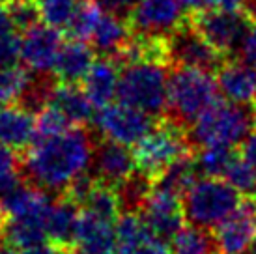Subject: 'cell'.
<instances>
[{
	"mask_svg": "<svg viewBox=\"0 0 256 254\" xmlns=\"http://www.w3.org/2000/svg\"><path fill=\"white\" fill-rule=\"evenodd\" d=\"M252 112H254V124H256V101H254V110H252Z\"/></svg>",
	"mask_w": 256,
	"mask_h": 254,
	"instance_id": "c3c4849f",
	"label": "cell"
},
{
	"mask_svg": "<svg viewBox=\"0 0 256 254\" xmlns=\"http://www.w3.org/2000/svg\"><path fill=\"white\" fill-rule=\"evenodd\" d=\"M219 98V84L206 70L178 68L168 78V106L166 118L180 126H192Z\"/></svg>",
	"mask_w": 256,
	"mask_h": 254,
	"instance_id": "7a4b0ae2",
	"label": "cell"
},
{
	"mask_svg": "<svg viewBox=\"0 0 256 254\" xmlns=\"http://www.w3.org/2000/svg\"><path fill=\"white\" fill-rule=\"evenodd\" d=\"M21 162L15 157L14 150L0 146V198L21 185Z\"/></svg>",
	"mask_w": 256,
	"mask_h": 254,
	"instance_id": "e575fe53",
	"label": "cell"
},
{
	"mask_svg": "<svg viewBox=\"0 0 256 254\" xmlns=\"http://www.w3.org/2000/svg\"><path fill=\"white\" fill-rule=\"evenodd\" d=\"M0 206L6 213V219H22V217H38L47 219L52 198L49 190L36 185H17L6 196L0 198Z\"/></svg>",
	"mask_w": 256,
	"mask_h": 254,
	"instance_id": "ac0fdd59",
	"label": "cell"
},
{
	"mask_svg": "<svg viewBox=\"0 0 256 254\" xmlns=\"http://www.w3.org/2000/svg\"><path fill=\"white\" fill-rule=\"evenodd\" d=\"M82 206H84V212L100 215V217L108 220H118L122 212L120 198H118L116 187L103 184V182H100V184L94 187L90 196L86 198V202Z\"/></svg>",
	"mask_w": 256,
	"mask_h": 254,
	"instance_id": "f546056e",
	"label": "cell"
},
{
	"mask_svg": "<svg viewBox=\"0 0 256 254\" xmlns=\"http://www.w3.org/2000/svg\"><path fill=\"white\" fill-rule=\"evenodd\" d=\"M64 47L60 28L50 24H36L21 38V60L32 73H50Z\"/></svg>",
	"mask_w": 256,
	"mask_h": 254,
	"instance_id": "7c38bea8",
	"label": "cell"
},
{
	"mask_svg": "<svg viewBox=\"0 0 256 254\" xmlns=\"http://www.w3.org/2000/svg\"><path fill=\"white\" fill-rule=\"evenodd\" d=\"M254 124V112L247 105L238 103H215L200 118L192 122L189 129V140L192 146H228L234 148L250 134Z\"/></svg>",
	"mask_w": 256,
	"mask_h": 254,
	"instance_id": "3957f363",
	"label": "cell"
},
{
	"mask_svg": "<svg viewBox=\"0 0 256 254\" xmlns=\"http://www.w3.org/2000/svg\"><path fill=\"white\" fill-rule=\"evenodd\" d=\"M21 60V38L12 34L0 38V68L17 66Z\"/></svg>",
	"mask_w": 256,
	"mask_h": 254,
	"instance_id": "74e56055",
	"label": "cell"
},
{
	"mask_svg": "<svg viewBox=\"0 0 256 254\" xmlns=\"http://www.w3.org/2000/svg\"><path fill=\"white\" fill-rule=\"evenodd\" d=\"M80 222L78 204L73 200L62 196L58 202H52L47 219H45V230L47 240L54 247H75Z\"/></svg>",
	"mask_w": 256,
	"mask_h": 254,
	"instance_id": "ffe728a7",
	"label": "cell"
},
{
	"mask_svg": "<svg viewBox=\"0 0 256 254\" xmlns=\"http://www.w3.org/2000/svg\"><path fill=\"white\" fill-rule=\"evenodd\" d=\"M140 215L150 226V230L163 241L172 240L184 228V222L187 220L184 202L180 200V196H174L170 192L159 189L152 190Z\"/></svg>",
	"mask_w": 256,
	"mask_h": 254,
	"instance_id": "4fadbf2b",
	"label": "cell"
},
{
	"mask_svg": "<svg viewBox=\"0 0 256 254\" xmlns=\"http://www.w3.org/2000/svg\"><path fill=\"white\" fill-rule=\"evenodd\" d=\"M118 84H120L118 62L110 56L94 62L90 71L82 78V90L96 108L110 105L114 96H118Z\"/></svg>",
	"mask_w": 256,
	"mask_h": 254,
	"instance_id": "d6986e66",
	"label": "cell"
},
{
	"mask_svg": "<svg viewBox=\"0 0 256 254\" xmlns=\"http://www.w3.org/2000/svg\"><path fill=\"white\" fill-rule=\"evenodd\" d=\"M94 124L107 140L135 146L156 127L154 116L126 103L107 105L94 116Z\"/></svg>",
	"mask_w": 256,
	"mask_h": 254,
	"instance_id": "9c48e42d",
	"label": "cell"
},
{
	"mask_svg": "<svg viewBox=\"0 0 256 254\" xmlns=\"http://www.w3.org/2000/svg\"><path fill=\"white\" fill-rule=\"evenodd\" d=\"M94 47L80 40L66 43L52 70V75L58 78V82L77 84L78 80H82L94 66Z\"/></svg>",
	"mask_w": 256,
	"mask_h": 254,
	"instance_id": "44dd1931",
	"label": "cell"
},
{
	"mask_svg": "<svg viewBox=\"0 0 256 254\" xmlns=\"http://www.w3.org/2000/svg\"><path fill=\"white\" fill-rule=\"evenodd\" d=\"M245 12H247V15L250 17V21L256 24V0H249V2H247Z\"/></svg>",
	"mask_w": 256,
	"mask_h": 254,
	"instance_id": "7bdbcfd3",
	"label": "cell"
},
{
	"mask_svg": "<svg viewBox=\"0 0 256 254\" xmlns=\"http://www.w3.org/2000/svg\"><path fill=\"white\" fill-rule=\"evenodd\" d=\"M240 54H242L243 62H247L249 66H252L256 70V28H250L247 38L243 40Z\"/></svg>",
	"mask_w": 256,
	"mask_h": 254,
	"instance_id": "f35d334b",
	"label": "cell"
},
{
	"mask_svg": "<svg viewBox=\"0 0 256 254\" xmlns=\"http://www.w3.org/2000/svg\"><path fill=\"white\" fill-rule=\"evenodd\" d=\"M245 254H256V241L250 245L249 248H247V250H245Z\"/></svg>",
	"mask_w": 256,
	"mask_h": 254,
	"instance_id": "7dc6e473",
	"label": "cell"
},
{
	"mask_svg": "<svg viewBox=\"0 0 256 254\" xmlns=\"http://www.w3.org/2000/svg\"><path fill=\"white\" fill-rule=\"evenodd\" d=\"M21 254H54V245L40 243V245H34V247L22 248Z\"/></svg>",
	"mask_w": 256,
	"mask_h": 254,
	"instance_id": "b9f144b4",
	"label": "cell"
},
{
	"mask_svg": "<svg viewBox=\"0 0 256 254\" xmlns=\"http://www.w3.org/2000/svg\"><path fill=\"white\" fill-rule=\"evenodd\" d=\"M82 0H40L42 19L54 28H66Z\"/></svg>",
	"mask_w": 256,
	"mask_h": 254,
	"instance_id": "1f68e13d",
	"label": "cell"
},
{
	"mask_svg": "<svg viewBox=\"0 0 256 254\" xmlns=\"http://www.w3.org/2000/svg\"><path fill=\"white\" fill-rule=\"evenodd\" d=\"M154 190V180L146 176L140 170H135L128 180H124L118 187V198L124 213H140L142 212L146 200L150 198Z\"/></svg>",
	"mask_w": 256,
	"mask_h": 254,
	"instance_id": "484cf974",
	"label": "cell"
},
{
	"mask_svg": "<svg viewBox=\"0 0 256 254\" xmlns=\"http://www.w3.org/2000/svg\"><path fill=\"white\" fill-rule=\"evenodd\" d=\"M189 14L204 12V10H242L249 0H184Z\"/></svg>",
	"mask_w": 256,
	"mask_h": 254,
	"instance_id": "8d00e7d4",
	"label": "cell"
},
{
	"mask_svg": "<svg viewBox=\"0 0 256 254\" xmlns=\"http://www.w3.org/2000/svg\"><path fill=\"white\" fill-rule=\"evenodd\" d=\"M191 146L187 127L164 118L163 124L156 126L142 140L135 144L133 154L136 159V170L156 180L168 164L178 161L180 157L189 156Z\"/></svg>",
	"mask_w": 256,
	"mask_h": 254,
	"instance_id": "8992f818",
	"label": "cell"
},
{
	"mask_svg": "<svg viewBox=\"0 0 256 254\" xmlns=\"http://www.w3.org/2000/svg\"><path fill=\"white\" fill-rule=\"evenodd\" d=\"M15 30V24L12 21V15L8 12L6 6H0V38L12 34Z\"/></svg>",
	"mask_w": 256,
	"mask_h": 254,
	"instance_id": "60d3db41",
	"label": "cell"
},
{
	"mask_svg": "<svg viewBox=\"0 0 256 254\" xmlns=\"http://www.w3.org/2000/svg\"><path fill=\"white\" fill-rule=\"evenodd\" d=\"M32 75L19 66L0 68V106L19 103Z\"/></svg>",
	"mask_w": 256,
	"mask_h": 254,
	"instance_id": "4dcf8cb0",
	"label": "cell"
},
{
	"mask_svg": "<svg viewBox=\"0 0 256 254\" xmlns=\"http://www.w3.org/2000/svg\"><path fill=\"white\" fill-rule=\"evenodd\" d=\"M4 222H6V213H4L2 206H0V232H2V228H4Z\"/></svg>",
	"mask_w": 256,
	"mask_h": 254,
	"instance_id": "bcb514c9",
	"label": "cell"
},
{
	"mask_svg": "<svg viewBox=\"0 0 256 254\" xmlns=\"http://www.w3.org/2000/svg\"><path fill=\"white\" fill-rule=\"evenodd\" d=\"M0 254H17V252H15L14 247H10V245H2V247H0Z\"/></svg>",
	"mask_w": 256,
	"mask_h": 254,
	"instance_id": "f6af8a7d",
	"label": "cell"
},
{
	"mask_svg": "<svg viewBox=\"0 0 256 254\" xmlns=\"http://www.w3.org/2000/svg\"><path fill=\"white\" fill-rule=\"evenodd\" d=\"M129 24H126L124 19H120L116 14L112 12H107L101 17L98 28L94 32L92 40L94 49L105 54V56L112 58L114 54H118L120 49L128 43V40L131 38V32H129Z\"/></svg>",
	"mask_w": 256,
	"mask_h": 254,
	"instance_id": "cb8c5ba5",
	"label": "cell"
},
{
	"mask_svg": "<svg viewBox=\"0 0 256 254\" xmlns=\"http://www.w3.org/2000/svg\"><path fill=\"white\" fill-rule=\"evenodd\" d=\"M238 154L234 148L228 146H206L200 150L196 159V166L198 172L206 178H222L226 176L230 164L234 162Z\"/></svg>",
	"mask_w": 256,
	"mask_h": 254,
	"instance_id": "f1b7e54d",
	"label": "cell"
},
{
	"mask_svg": "<svg viewBox=\"0 0 256 254\" xmlns=\"http://www.w3.org/2000/svg\"><path fill=\"white\" fill-rule=\"evenodd\" d=\"M242 204V192L222 178L198 180L184 196L185 219L200 228H215Z\"/></svg>",
	"mask_w": 256,
	"mask_h": 254,
	"instance_id": "5b68a950",
	"label": "cell"
},
{
	"mask_svg": "<svg viewBox=\"0 0 256 254\" xmlns=\"http://www.w3.org/2000/svg\"><path fill=\"white\" fill-rule=\"evenodd\" d=\"M70 126H73V124L54 105L43 106L42 110L36 114V138L56 136V134L68 131Z\"/></svg>",
	"mask_w": 256,
	"mask_h": 254,
	"instance_id": "d6a6232c",
	"label": "cell"
},
{
	"mask_svg": "<svg viewBox=\"0 0 256 254\" xmlns=\"http://www.w3.org/2000/svg\"><path fill=\"white\" fill-rule=\"evenodd\" d=\"M168 64L178 68H196L214 71L224 64V54H220L198 30L192 26L191 19L178 26L166 38Z\"/></svg>",
	"mask_w": 256,
	"mask_h": 254,
	"instance_id": "ba28073f",
	"label": "cell"
},
{
	"mask_svg": "<svg viewBox=\"0 0 256 254\" xmlns=\"http://www.w3.org/2000/svg\"><path fill=\"white\" fill-rule=\"evenodd\" d=\"M92 168L100 182L118 187L124 180H128L135 172V154L126 144L105 138V142L96 144Z\"/></svg>",
	"mask_w": 256,
	"mask_h": 254,
	"instance_id": "5bb4252c",
	"label": "cell"
},
{
	"mask_svg": "<svg viewBox=\"0 0 256 254\" xmlns=\"http://www.w3.org/2000/svg\"><path fill=\"white\" fill-rule=\"evenodd\" d=\"M103 14H105V8L101 6L98 0H82L70 24L66 26V32L73 40L88 42V40H92Z\"/></svg>",
	"mask_w": 256,
	"mask_h": 254,
	"instance_id": "4316f807",
	"label": "cell"
},
{
	"mask_svg": "<svg viewBox=\"0 0 256 254\" xmlns=\"http://www.w3.org/2000/svg\"><path fill=\"white\" fill-rule=\"evenodd\" d=\"M128 15L135 34L156 38H168L189 19L184 0H136Z\"/></svg>",
	"mask_w": 256,
	"mask_h": 254,
	"instance_id": "30bf717a",
	"label": "cell"
},
{
	"mask_svg": "<svg viewBox=\"0 0 256 254\" xmlns=\"http://www.w3.org/2000/svg\"><path fill=\"white\" fill-rule=\"evenodd\" d=\"M116 220L103 219L90 212L80 213L75 248L78 254H116Z\"/></svg>",
	"mask_w": 256,
	"mask_h": 254,
	"instance_id": "9a60e30c",
	"label": "cell"
},
{
	"mask_svg": "<svg viewBox=\"0 0 256 254\" xmlns=\"http://www.w3.org/2000/svg\"><path fill=\"white\" fill-rule=\"evenodd\" d=\"M0 238L6 245L14 248H28L40 245L47 240L45 219L38 217H22V219H6Z\"/></svg>",
	"mask_w": 256,
	"mask_h": 254,
	"instance_id": "d4e9b609",
	"label": "cell"
},
{
	"mask_svg": "<svg viewBox=\"0 0 256 254\" xmlns=\"http://www.w3.org/2000/svg\"><path fill=\"white\" fill-rule=\"evenodd\" d=\"M226 182L232 184L242 194L252 196L256 192V166L249 162L245 157H236L226 172Z\"/></svg>",
	"mask_w": 256,
	"mask_h": 254,
	"instance_id": "836d02e7",
	"label": "cell"
},
{
	"mask_svg": "<svg viewBox=\"0 0 256 254\" xmlns=\"http://www.w3.org/2000/svg\"><path fill=\"white\" fill-rule=\"evenodd\" d=\"M36 140V118L21 105L0 106V146L21 152Z\"/></svg>",
	"mask_w": 256,
	"mask_h": 254,
	"instance_id": "e0dca14e",
	"label": "cell"
},
{
	"mask_svg": "<svg viewBox=\"0 0 256 254\" xmlns=\"http://www.w3.org/2000/svg\"><path fill=\"white\" fill-rule=\"evenodd\" d=\"M214 240L217 254H245L256 241V198L242 200L228 219L215 226Z\"/></svg>",
	"mask_w": 256,
	"mask_h": 254,
	"instance_id": "8fae6325",
	"label": "cell"
},
{
	"mask_svg": "<svg viewBox=\"0 0 256 254\" xmlns=\"http://www.w3.org/2000/svg\"><path fill=\"white\" fill-rule=\"evenodd\" d=\"M219 92L230 103L250 105L256 101V70L243 60H224L217 70Z\"/></svg>",
	"mask_w": 256,
	"mask_h": 254,
	"instance_id": "2e32d148",
	"label": "cell"
},
{
	"mask_svg": "<svg viewBox=\"0 0 256 254\" xmlns=\"http://www.w3.org/2000/svg\"><path fill=\"white\" fill-rule=\"evenodd\" d=\"M168 78L161 62L128 64L120 73L118 99L152 116H161L168 106Z\"/></svg>",
	"mask_w": 256,
	"mask_h": 254,
	"instance_id": "277c9868",
	"label": "cell"
},
{
	"mask_svg": "<svg viewBox=\"0 0 256 254\" xmlns=\"http://www.w3.org/2000/svg\"><path fill=\"white\" fill-rule=\"evenodd\" d=\"M98 2H100L107 12H112V14H116V15L129 14L131 8L136 4V0H98Z\"/></svg>",
	"mask_w": 256,
	"mask_h": 254,
	"instance_id": "ab89813d",
	"label": "cell"
},
{
	"mask_svg": "<svg viewBox=\"0 0 256 254\" xmlns=\"http://www.w3.org/2000/svg\"><path fill=\"white\" fill-rule=\"evenodd\" d=\"M54 254H78L75 247H54Z\"/></svg>",
	"mask_w": 256,
	"mask_h": 254,
	"instance_id": "ee69618b",
	"label": "cell"
},
{
	"mask_svg": "<svg viewBox=\"0 0 256 254\" xmlns=\"http://www.w3.org/2000/svg\"><path fill=\"white\" fill-rule=\"evenodd\" d=\"M49 105H54L58 110H62L73 126L88 124L94 118V108H96L84 94V90H80L77 84H70V82H58L50 96Z\"/></svg>",
	"mask_w": 256,
	"mask_h": 254,
	"instance_id": "7402d4cb",
	"label": "cell"
},
{
	"mask_svg": "<svg viewBox=\"0 0 256 254\" xmlns=\"http://www.w3.org/2000/svg\"><path fill=\"white\" fill-rule=\"evenodd\" d=\"M170 241L172 254H217L214 236L200 226H184Z\"/></svg>",
	"mask_w": 256,
	"mask_h": 254,
	"instance_id": "83f0119b",
	"label": "cell"
},
{
	"mask_svg": "<svg viewBox=\"0 0 256 254\" xmlns=\"http://www.w3.org/2000/svg\"><path fill=\"white\" fill-rule=\"evenodd\" d=\"M198 166H196V159L189 154V156L180 157L178 161L168 164L166 168L154 180V189L170 192L174 196H185V192L191 189L192 185L198 180Z\"/></svg>",
	"mask_w": 256,
	"mask_h": 254,
	"instance_id": "603a6c76",
	"label": "cell"
},
{
	"mask_svg": "<svg viewBox=\"0 0 256 254\" xmlns=\"http://www.w3.org/2000/svg\"><path fill=\"white\" fill-rule=\"evenodd\" d=\"M8 2V12L12 15L15 28L19 30H30L32 26L40 24L42 19V10L40 4H36L34 0H6Z\"/></svg>",
	"mask_w": 256,
	"mask_h": 254,
	"instance_id": "d590c367",
	"label": "cell"
},
{
	"mask_svg": "<svg viewBox=\"0 0 256 254\" xmlns=\"http://www.w3.org/2000/svg\"><path fill=\"white\" fill-rule=\"evenodd\" d=\"M189 19L192 26L224 56L242 49L243 40L252 28L247 12L240 10H204L192 14Z\"/></svg>",
	"mask_w": 256,
	"mask_h": 254,
	"instance_id": "52a82bcc",
	"label": "cell"
},
{
	"mask_svg": "<svg viewBox=\"0 0 256 254\" xmlns=\"http://www.w3.org/2000/svg\"><path fill=\"white\" fill-rule=\"evenodd\" d=\"M94 150V138L82 127H70L56 136L32 142L21 161V172L36 187L49 192H64L92 164Z\"/></svg>",
	"mask_w": 256,
	"mask_h": 254,
	"instance_id": "6da1fadb",
	"label": "cell"
}]
</instances>
